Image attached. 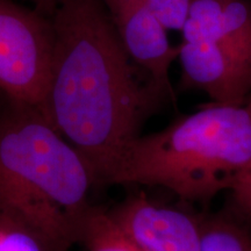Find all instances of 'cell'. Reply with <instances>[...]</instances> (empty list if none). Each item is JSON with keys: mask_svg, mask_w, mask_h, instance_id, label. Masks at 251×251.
Masks as SVG:
<instances>
[{"mask_svg": "<svg viewBox=\"0 0 251 251\" xmlns=\"http://www.w3.org/2000/svg\"><path fill=\"white\" fill-rule=\"evenodd\" d=\"M40 111L109 185L146 121L174 97L128 55L100 0H62Z\"/></svg>", "mask_w": 251, "mask_h": 251, "instance_id": "6da1fadb", "label": "cell"}, {"mask_svg": "<svg viewBox=\"0 0 251 251\" xmlns=\"http://www.w3.org/2000/svg\"><path fill=\"white\" fill-rule=\"evenodd\" d=\"M93 186L89 163L39 108L6 100L0 111V198L51 251H69L78 243Z\"/></svg>", "mask_w": 251, "mask_h": 251, "instance_id": "7a4b0ae2", "label": "cell"}, {"mask_svg": "<svg viewBox=\"0 0 251 251\" xmlns=\"http://www.w3.org/2000/svg\"><path fill=\"white\" fill-rule=\"evenodd\" d=\"M251 161V107L211 103L141 135L109 185L162 187L190 202L229 191Z\"/></svg>", "mask_w": 251, "mask_h": 251, "instance_id": "3957f363", "label": "cell"}, {"mask_svg": "<svg viewBox=\"0 0 251 251\" xmlns=\"http://www.w3.org/2000/svg\"><path fill=\"white\" fill-rule=\"evenodd\" d=\"M54 50L51 18L18 0H0V90L41 108Z\"/></svg>", "mask_w": 251, "mask_h": 251, "instance_id": "277c9868", "label": "cell"}, {"mask_svg": "<svg viewBox=\"0 0 251 251\" xmlns=\"http://www.w3.org/2000/svg\"><path fill=\"white\" fill-rule=\"evenodd\" d=\"M178 47L181 90L202 91L213 103L247 105L251 97L250 58L203 40H183Z\"/></svg>", "mask_w": 251, "mask_h": 251, "instance_id": "5b68a950", "label": "cell"}, {"mask_svg": "<svg viewBox=\"0 0 251 251\" xmlns=\"http://www.w3.org/2000/svg\"><path fill=\"white\" fill-rule=\"evenodd\" d=\"M130 58L157 86L174 97L170 68L179 47L172 46L168 30L144 0H100Z\"/></svg>", "mask_w": 251, "mask_h": 251, "instance_id": "8992f818", "label": "cell"}, {"mask_svg": "<svg viewBox=\"0 0 251 251\" xmlns=\"http://www.w3.org/2000/svg\"><path fill=\"white\" fill-rule=\"evenodd\" d=\"M109 212L148 251H201L198 215L144 193L127 197Z\"/></svg>", "mask_w": 251, "mask_h": 251, "instance_id": "52a82bcc", "label": "cell"}, {"mask_svg": "<svg viewBox=\"0 0 251 251\" xmlns=\"http://www.w3.org/2000/svg\"><path fill=\"white\" fill-rule=\"evenodd\" d=\"M181 35L219 43L251 59V0H191Z\"/></svg>", "mask_w": 251, "mask_h": 251, "instance_id": "ba28073f", "label": "cell"}, {"mask_svg": "<svg viewBox=\"0 0 251 251\" xmlns=\"http://www.w3.org/2000/svg\"><path fill=\"white\" fill-rule=\"evenodd\" d=\"M77 244L85 251H148L119 224L109 208L96 205L81 222Z\"/></svg>", "mask_w": 251, "mask_h": 251, "instance_id": "9c48e42d", "label": "cell"}, {"mask_svg": "<svg viewBox=\"0 0 251 251\" xmlns=\"http://www.w3.org/2000/svg\"><path fill=\"white\" fill-rule=\"evenodd\" d=\"M201 251H251V231L226 214L198 215Z\"/></svg>", "mask_w": 251, "mask_h": 251, "instance_id": "30bf717a", "label": "cell"}, {"mask_svg": "<svg viewBox=\"0 0 251 251\" xmlns=\"http://www.w3.org/2000/svg\"><path fill=\"white\" fill-rule=\"evenodd\" d=\"M0 251H51L42 235L1 198Z\"/></svg>", "mask_w": 251, "mask_h": 251, "instance_id": "8fae6325", "label": "cell"}, {"mask_svg": "<svg viewBox=\"0 0 251 251\" xmlns=\"http://www.w3.org/2000/svg\"><path fill=\"white\" fill-rule=\"evenodd\" d=\"M166 30L183 29L191 0H144Z\"/></svg>", "mask_w": 251, "mask_h": 251, "instance_id": "7c38bea8", "label": "cell"}, {"mask_svg": "<svg viewBox=\"0 0 251 251\" xmlns=\"http://www.w3.org/2000/svg\"><path fill=\"white\" fill-rule=\"evenodd\" d=\"M229 192L235 209L243 218L251 219V161L238 175Z\"/></svg>", "mask_w": 251, "mask_h": 251, "instance_id": "4fadbf2b", "label": "cell"}, {"mask_svg": "<svg viewBox=\"0 0 251 251\" xmlns=\"http://www.w3.org/2000/svg\"><path fill=\"white\" fill-rule=\"evenodd\" d=\"M18 1L26 2V5L35 8L36 11L41 12L47 17L51 18L62 0H18Z\"/></svg>", "mask_w": 251, "mask_h": 251, "instance_id": "5bb4252c", "label": "cell"}, {"mask_svg": "<svg viewBox=\"0 0 251 251\" xmlns=\"http://www.w3.org/2000/svg\"><path fill=\"white\" fill-rule=\"evenodd\" d=\"M7 99H8V97L6 96V94L2 92L1 90H0V111H1L2 107H4L6 100H7Z\"/></svg>", "mask_w": 251, "mask_h": 251, "instance_id": "9a60e30c", "label": "cell"}, {"mask_svg": "<svg viewBox=\"0 0 251 251\" xmlns=\"http://www.w3.org/2000/svg\"><path fill=\"white\" fill-rule=\"evenodd\" d=\"M248 105H249V106H250V107H251V97H250V99H249V101H248Z\"/></svg>", "mask_w": 251, "mask_h": 251, "instance_id": "2e32d148", "label": "cell"}]
</instances>
